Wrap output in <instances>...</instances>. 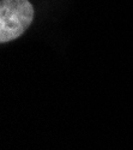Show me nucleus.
Wrapping results in <instances>:
<instances>
[{
  "mask_svg": "<svg viewBox=\"0 0 133 150\" xmlns=\"http://www.w3.org/2000/svg\"><path fill=\"white\" fill-rule=\"evenodd\" d=\"M34 19V7L28 0H1L0 42L13 41L23 35Z\"/></svg>",
  "mask_w": 133,
  "mask_h": 150,
  "instance_id": "obj_1",
  "label": "nucleus"
}]
</instances>
